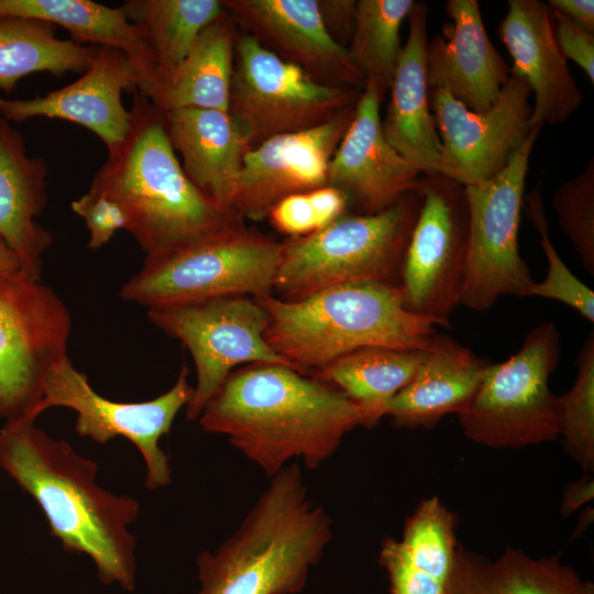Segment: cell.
<instances>
[{
	"label": "cell",
	"mask_w": 594,
	"mask_h": 594,
	"mask_svg": "<svg viewBox=\"0 0 594 594\" xmlns=\"http://www.w3.org/2000/svg\"><path fill=\"white\" fill-rule=\"evenodd\" d=\"M488 364L441 334L413 380L388 403L385 416L397 428L432 429L446 415H459L469 406Z\"/></svg>",
	"instance_id": "obj_26"
},
{
	"label": "cell",
	"mask_w": 594,
	"mask_h": 594,
	"mask_svg": "<svg viewBox=\"0 0 594 594\" xmlns=\"http://www.w3.org/2000/svg\"><path fill=\"white\" fill-rule=\"evenodd\" d=\"M458 548L454 513L437 496L422 499L402 538L382 542L378 563L391 594H447Z\"/></svg>",
	"instance_id": "obj_24"
},
{
	"label": "cell",
	"mask_w": 594,
	"mask_h": 594,
	"mask_svg": "<svg viewBox=\"0 0 594 594\" xmlns=\"http://www.w3.org/2000/svg\"><path fill=\"white\" fill-rule=\"evenodd\" d=\"M270 315L267 344L300 374H315L343 354L366 346L431 352L449 324L406 309L400 287L343 283L297 301L254 298Z\"/></svg>",
	"instance_id": "obj_5"
},
{
	"label": "cell",
	"mask_w": 594,
	"mask_h": 594,
	"mask_svg": "<svg viewBox=\"0 0 594 594\" xmlns=\"http://www.w3.org/2000/svg\"><path fill=\"white\" fill-rule=\"evenodd\" d=\"M560 228L582 265L594 276V158L575 177L563 182L552 197Z\"/></svg>",
	"instance_id": "obj_36"
},
{
	"label": "cell",
	"mask_w": 594,
	"mask_h": 594,
	"mask_svg": "<svg viewBox=\"0 0 594 594\" xmlns=\"http://www.w3.org/2000/svg\"><path fill=\"white\" fill-rule=\"evenodd\" d=\"M0 468L35 499L66 552L88 556L101 583L134 590L136 537L129 527L140 504L101 487L96 461L24 417L0 428Z\"/></svg>",
	"instance_id": "obj_2"
},
{
	"label": "cell",
	"mask_w": 594,
	"mask_h": 594,
	"mask_svg": "<svg viewBox=\"0 0 594 594\" xmlns=\"http://www.w3.org/2000/svg\"><path fill=\"white\" fill-rule=\"evenodd\" d=\"M554 36L560 53L573 61L594 84V34L587 32L562 14L550 10Z\"/></svg>",
	"instance_id": "obj_39"
},
{
	"label": "cell",
	"mask_w": 594,
	"mask_h": 594,
	"mask_svg": "<svg viewBox=\"0 0 594 594\" xmlns=\"http://www.w3.org/2000/svg\"><path fill=\"white\" fill-rule=\"evenodd\" d=\"M426 2H415L408 19V36L389 87L382 131L386 141L422 174L439 173L441 142L429 105L426 75Z\"/></svg>",
	"instance_id": "obj_22"
},
{
	"label": "cell",
	"mask_w": 594,
	"mask_h": 594,
	"mask_svg": "<svg viewBox=\"0 0 594 594\" xmlns=\"http://www.w3.org/2000/svg\"><path fill=\"white\" fill-rule=\"evenodd\" d=\"M21 271V264L15 252L0 237V274H11Z\"/></svg>",
	"instance_id": "obj_43"
},
{
	"label": "cell",
	"mask_w": 594,
	"mask_h": 594,
	"mask_svg": "<svg viewBox=\"0 0 594 594\" xmlns=\"http://www.w3.org/2000/svg\"><path fill=\"white\" fill-rule=\"evenodd\" d=\"M346 210L345 196L327 185L284 198L271 210L267 219L278 232L300 238L326 228Z\"/></svg>",
	"instance_id": "obj_37"
},
{
	"label": "cell",
	"mask_w": 594,
	"mask_h": 594,
	"mask_svg": "<svg viewBox=\"0 0 594 594\" xmlns=\"http://www.w3.org/2000/svg\"><path fill=\"white\" fill-rule=\"evenodd\" d=\"M239 34L238 25L224 10L164 77L152 102L162 111L182 108L228 111Z\"/></svg>",
	"instance_id": "obj_29"
},
{
	"label": "cell",
	"mask_w": 594,
	"mask_h": 594,
	"mask_svg": "<svg viewBox=\"0 0 594 594\" xmlns=\"http://www.w3.org/2000/svg\"><path fill=\"white\" fill-rule=\"evenodd\" d=\"M283 242L245 224L147 255L119 296L146 309L228 295H271Z\"/></svg>",
	"instance_id": "obj_7"
},
{
	"label": "cell",
	"mask_w": 594,
	"mask_h": 594,
	"mask_svg": "<svg viewBox=\"0 0 594 594\" xmlns=\"http://www.w3.org/2000/svg\"><path fill=\"white\" fill-rule=\"evenodd\" d=\"M56 28L32 18H0V90L11 94L21 78L33 73L61 77L88 67L95 46L59 38Z\"/></svg>",
	"instance_id": "obj_31"
},
{
	"label": "cell",
	"mask_w": 594,
	"mask_h": 594,
	"mask_svg": "<svg viewBox=\"0 0 594 594\" xmlns=\"http://www.w3.org/2000/svg\"><path fill=\"white\" fill-rule=\"evenodd\" d=\"M333 520L309 496L299 464L270 477L234 532L197 557L198 594H297L323 557Z\"/></svg>",
	"instance_id": "obj_4"
},
{
	"label": "cell",
	"mask_w": 594,
	"mask_h": 594,
	"mask_svg": "<svg viewBox=\"0 0 594 594\" xmlns=\"http://www.w3.org/2000/svg\"><path fill=\"white\" fill-rule=\"evenodd\" d=\"M323 24L339 45L346 48L355 26V0H317Z\"/></svg>",
	"instance_id": "obj_40"
},
{
	"label": "cell",
	"mask_w": 594,
	"mask_h": 594,
	"mask_svg": "<svg viewBox=\"0 0 594 594\" xmlns=\"http://www.w3.org/2000/svg\"><path fill=\"white\" fill-rule=\"evenodd\" d=\"M270 479L292 459L316 470L346 433L364 426L361 408L334 386L282 364L232 371L198 418Z\"/></svg>",
	"instance_id": "obj_1"
},
{
	"label": "cell",
	"mask_w": 594,
	"mask_h": 594,
	"mask_svg": "<svg viewBox=\"0 0 594 594\" xmlns=\"http://www.w3.org/2000/svg\"><path fill=\"white\" fill-rule=\"evenodd\" d=\"M548 7L594 34L593 0H549Z\"/></svg>",
	"instance_id": "obj_41"
},
{
	"label": "cell",
	"mask_w": 594,
	"mask_h": 594,
	"mask_svg": "<svg viewBox=\"0 0 594 594\" xmlns=\"http://www.w3.org/2000/svg\"><path fill=\"white\" fill-rule=\"evenodd\" d=\"M540 128L503 170L488 180L464 187L469 209L466 277L460 305L476 311L499 297H525L535 280L519 252L518 232L529 157Z\"/></svg>",
	"instance_id": "obj_11"
},
{
	"label": "cell",
	"mask_w": 594,
	"mask_h": 594,
	"mask_svg": "<svg viewBox=\"0 0 594 594\" xmlns=\"http://www.w3.org/2000/svg\"><path fill=\"white\" fill-rule=\"evenodd\" d=\"M561 355L553 322L532 329L504 362L488 364L469 406L458 415L464 436L491 449H520L557 440L560 403L549 378Z\"/></svg>",
	"instance_id": "obj_8"
},
{
	"label": "cell",
	"mask_w": 594,
	"mask_h": 594,
	"mask_svg": "<svg viewBox=\"0 0 594 594\" xmlns=\"http://www.w3.org/2000/svg\"><path fill=\"white\" fill-rule=\"evenodd\" d=\"M355 107L316 128L277 135L249 150L235 178L230 208L243 220L262 221L284 198L327 186L330 161Z\"/></svg>",
	"instance_id": "obj_16"
},
{
	"label": "cell",
	"mask_w": 594,
	"mask_h": 594,
	"mask_svg": "<svg viewBox=\"0 0 594 594\" xmlns=\"http://www.w3.org/2000/svg\"><path fill=\"white\" fill-rule=\"evenodd\" d=\"M163 112L170 145L180 155L186 176L210 200L231 209L234 182L249 151L243 132L228 111L219 109Z\"/></svg>",
	"instance_id": "obj_25"
},
{
	"label": "cell",
	"mask_w": 594,
	"mask_h": 594,
	"mask_svg": "<svg viewBox=\"0 0 594 594\" xmlns=\"http://www.w3.org/2000/svg\"><path fill=\"white\" fill-rule=\"evenodd\" d=\"M72 210L84 219L89 231L88 248L107 244L119 230H127L128 220L121 206L110 196L88 189L70 204Z\"/></svg>",
	"instance_id": "obj_38"
},
{
	"label": "cell",
	"mask_w": 594,
	"mask_h": 594,
	"mask_svg": "<svg viewBox=\"0 0 594 594\" xmlns=\"http://www.w3.org/2000/svg\"><path fill=\"white\" fill-rule=\"evenodd\" d=\"M147 317L163 332L179 340L194 359L197 381L185 407L190 421L199 418L234 366L262 363L294 369L264 339L268 312L245 295L151 308Z\"/></svg>",
	"instance_id": "obj_12"
},
{
	"label": "cell",
	"mask_w": 594,
	"mask_h": 594,
	"mask_svg": "<svg viewBox=\"0 0 594 594\" xmlns=\"http://www.w3.org/2000/svg\"><path fill=\"white\" fill-rule=\"evenodd\" d=\"M420 211L400 272L410 312L450 326L460 305L468 266L469 209L464 186L440 173L422 174Z\"/></svg>",
	"instance_id": "obj_13"
},
{
	"label": "cell",
	"mask_w": 594,
	"mask_h": 594,
	"mask_svg": "<svg viewBox=\"0 0 594 594\" xmlns=\"http://www.w3.org/2000/svg\"><path fill=\"white\" fill-rule=\"evenodd\" d=\"M421 201L417 188L384 211L344 213L319 231L283 242L273 279L277 298L297 301L352 282L400 287L402 265Z\"/></svg>",
	"instance_id": "obj_6"
},
{
	"label": "cell",
	"mask_w": 594,
	"mask_h": 594,
	"mask_svg": "<svg viewBox=\"0 0 594 594\" xmlns=\"http://www.w3.org/2000/svg\"><path fill=\"white\" fill-rule=\"evenodd\" d=\"M594 482L588 474L582 479L569 484L563 493L560 512L562 516L568 517L584 504L593 499Z\"/></svg>",
	"instance_id": "obj_42"
},
{
	"label": "cell",
	"mask_w": 594,
	"mask_h": 594,
	"mask_svg": "<svg viewBox=\"0 0 594 594\" xmlns=\"http://www.w3.org/2000/svg\"><path fill=\"white\" fill-rule=\"evenodd\" d=\"M239 30L317 80L364 90L345 47L328 33L317 0H223Z\"/></svg>",
	"instance_id": "obj_18"
},
{
	"label": "cell",
	"mask_w": 594,
	"mask_h": 594,
	"mask_svg": "<svg viewBox=\"0 0 594 594\" xmlns=\"http://www.w3.org/2000/svg\"><path fill=\"white\" fill-rule=\"evenodd\" d=\"M363 90L323 84L240 31L228 112L249 150L321 125L355 107Z\"/></svg>",
	"instance_id": "obj_9"
},
{
	"label": "cell",
	"mask_w": 594,
	"mask_h": 594,
	"mask_svg": "<svg viewBox=\"0 0 594 594\" xmlns=\"http://www.w3.org/2000/svg\"><path fill=\"white\" fill-rule=\"evenodd\" d=\"M69 310L48 286L22 271L0 274V417L37 418L51 370L67 358Z\"/></svg>",
	"instance_id": "obj_10"
},
{
	"label": "cell",
	"mask_w": 594,
	"mask_h": 594,
	"mask_svg": "<svg viewBox=\"0 0 594 594\" xmlns=\"http://www.w3.org/2000/svg\"><path fill=\"white\" fill-rule=\"evenodd\" d=\"M507 4L498 34L513 58L512 73L534 94L529 127L564 123L584 98L559 51L550 9L539 0H508Z\"/></svg>",
	"instance_id": "obj_20"
},
{
	"label": "cell",
	"mask_w": 594,
	"mask_h": 594,
	"mask_svg": "<svg viewBox=\"0 0 594 594\" xmlns=\"http://www.w3.org/2000/svg\"><path fill=\"white\" fill-rule=\"evenodd\" d=\"M157 62V82L188 54L201 31L224 11L219 0H128L120 6Z\"/></svg>",
	"instance_id": "obj_32"
},
{
	"label": "cell",
	"mask_w": 594,
	"mask_h": 594,
	"mask_svg": "<svg viewBox=\"0 0 594 594\" xmlns=\"http://www.w3.org/2000/svg\"><path fill=\"white\" fill-rule=\"evenodd\" d=\"M141 84L132 61L121 51L95 46L88 67L69 85L29 99L0 97V116L9 122L43 117L77 123L94 132L108 151L120 144L131 114L122 94H134Z\"/></svg>",
	"instance_id": "obj_17"
},
{
	"label": "cell",
	"mask_w": 594,
	"mask_h": 594,
	"mask_svg": "<svg viewBox=\"0 0 594 594\" xmlns=\"http://www.w3.org/2000/svg\"><path fill=\"white\" fill-rule=\"evenodd\" d=\"M447 594H594V586L556 556L507 548L492 560L459 544Z\"/></svg>",
	"instance_id": "obj_28"
},
{
	"label": "cell",
	"mask_w": 594,
	"mask_h": 594,
	"mask_svg": "<svg viewBox=\"0 0 594 594\" xmlns=\"http://www.w3.org/2000/svg\"><path fill=\"white\" fill-rule=\"evenodd\" d=\"M43 20L69 32L74 43L123 52L141 79L139 92L152 99L157 82L156 58L136 28L119 8L90 0H0V18Z\"/></svg>",
	"instance_id": "obj_27"
},
{
	"label": "cell",
	"mask_w": 594,
	"mask_h": 594,
	"mask_svg": "<svg viewBox=\"0 0 594 594\" xmlns=\"http://www.w3.org/2000/svg\"><path fill=\"white\" fill-rule=\"evenodd\" d=\"M47 162L29 156L22 134L0 116V237L34 280H41L43 255L53 244L36 220L47 205Z\"/></svg>",
	"instance_id": "obj_23"
},
{
	"label": "cell",
	"mask_w": 594,
	"mask_h": 594,
	"mask_svg": "<svg viewBox=\"0 0 594 594\" xmlns=\"http://www.w3.org/2000/svg\"><path fill=\"white\" fill-rule=\"evenodd\" d=\"M573 386L559 396L560 433L564 451L585 473L594 470V334L585 339L576 358Z\"/></svg>",
	"instance_id": "obj_34"
},
{
	"label": "cell",
	"mask_w": 594,
	"mask_h": 594,
	"mask_svg": "<svg viewBox=\"0 0 594 594\" xmlns=\"http://www.w3.org/2000/svg\"><path fill=\"white\" fill-rule=\"evenodd\" d=\"M429 352L366 346L336 359L312 377L330 384L355 403L364 427H374L388 403L414 377Z\"/></svg>",
	"instance_id": "obj_30"
},
{
	"label": "cell",
	"mask_w": 594,
	"mask_h": 594,
	"mask_svg": "<svg viewBox=\"0 0 594 594\" xmlns=\"http://www.w3.org/2000/svg\"><path fill=\"white\" fill-rule=\"evenodd\" d=\"M415 0H359L355 26L346 51L366 85L383 102L392 85L402 44L399 30Z\"/></svg>",
	"instance_id": "obj_33"
},
{
	"label": "cell",
	"mask_w": 594,
	"mask_h": 594,
	"mask_svg": "<svg viewBox=\"0 0 594 594\" xmlns=\"http://www.w3.org/2000/svg\"><path fill=\"white\" fill-rule=\"evenodd\" d=\"M381 105L374 88L365 86L329 164L327 185L345 196L348 209L354 215L386 210L417 189L422 175L386 141Z\"/></svg>",
	"instance_id": "obj_19"
},
{
	"label": "cell",
	"mask_w": 594,
	"mask_h": 594,
	"mask_svg": "<svg viewBox=\"0 0 594 594\" xmlns=\"http://www.w3.org/2000/svg\"><path fill=\"white\" fill-rule=\"evenodd\" d=\"M530 96V87L512 70L497 99L483 112L468 109L446 89H429L441 142L439 173L466 187L503 170L529 136Z\"/></svg>",
	"instance_id": "obj_15"
},
{
	"label": "cell",
	"mask_w": 594,
	"mask_h": 594,
	"mask_svg": "<svg viewBox=\"0 0 594 594\" xmlns=\"http://www.w3.org/2000/svg\"><path fill=\"white\" fill-rule=\"evenodd\" d=\"M188 374V366L183 364L175 384L164 394L151 400L121 403L98 394L67 356L48 373L35 414L38 417L52 407L69 408L77 413L78 436L99 444L117 437L130 440L144 460L145 486L155 491L172 483L168 457L158 442L169 433L178 411L193 396Z\"/></svg>",
	"instance_id": "obj_14"
},
{
	"label": "cell",
	"mask_w": 594,
	"mask_h": 594,
	"mask_svg": "<svg viewBox=\"0 0 594 594\" xmlns=\"http://www.w3.org/2000/svg\"><path fill=\"white\" fill-rule=\"evenodd\" d=\"M451 25L428 40V88H442L474 112L487 110L510 76V67L486 32L477 0H449Z\"/></svg>",
	"instance_id": "obj_21"
},
{
	"label": "cell",
	"mask_w": 594,
	"mask_h": 594,
	"mask_svg": "<svg viewBox=\"0 0 594 594\" xmlns=\"http://www.w3.org/2000/svg\"><path fill=\"white\" fill-rule=\"evenodd\" d=\"M132 95L129 131L108 151L89 188L121 206L127 231L146 256L244 224L189 180L170 145L164 112L139 91Z\"/></svg>",
	"instance_id": "obj_3"
},
{
	"label": "cell",
	"mask_w": 594,
	"mask_h": 594,
	"mask_svg": "<svg viewBox=\"0 0 594 594\" xmlns=\"http://www.w3.org/2000/svg\"><path fill=\"white\" fill-rule=\"evenodd\" d=\"M525 210L540 233V245L548 260L546 277L539 283L535 282L526 296L560 301L573 308L587 321L594 322V293L569 270L552 244L539 186L529 193Z\"/></svg>",
	"instance_id": "obj_35"
}]
</instances>
